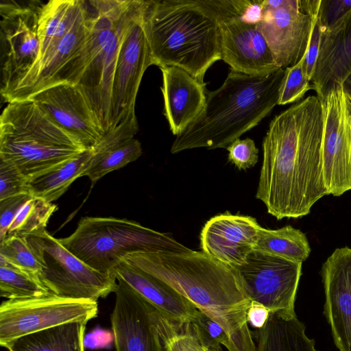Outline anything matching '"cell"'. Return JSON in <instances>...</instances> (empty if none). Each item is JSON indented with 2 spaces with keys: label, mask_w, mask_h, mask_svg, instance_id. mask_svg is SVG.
<instances>
[{
  "label": "cell",
  "mask_w": 351,
  "mask_h": 351,
  "mask_svg": "<svg viewBox=\"0 0 351 351\" xmlns=\"http://www.w3.org/2000/svg\"><path fill=\"white\" fill-rule=\"evenodd\" d=\"M322 103L308 96L275 116L263 141L256 198L280 220L308 215L328 195L322 164Z\"/></svg>",
  "instance_id": "6da1fadb"
},
{
  "label": "cell",
  "mask_w": 351,
  "mask_h": 351,
  "mask_svg": "<svg viewBox=\"0 0 351 351\" xmlns=\"http://www.w3.org/2000/svg\"><path fill=\"white\" fill-rule=\"evenodd\" d=\"M163 281L219 324L228 351H257L247 321L251 301L234 268L204 252H141L123 258Z\"/></svg>",
  "instance_id": "7a4b0ae2"
},
{
  "label": "cell",
  "mask_w": 351,
  "mask_h": 351,
  "mask_svg": "<svg viewBox=\"0 0 351 351\" xmlns=\"http://www.w3.org/2000/svg\"><path fill=\"white\" fill-rule=\"evenodd\" d=\"M285 69L263 76L230 69L223 84L206 92L201 114L176 136L171 152L205 147L226 148L256 126L278 105Z\"/></svg>",
  "instance_id": "3957f363"
},
{
  "label": "cell",
  "mask_w": 351,
  "mask_h": 351,
  "mask_svg": "<svg viewBox=\"0 0 351 351\" xmlns=\"http://www.w3.org/2000/svg\"><path fill=\"white\" fill-rule=\"evenodd\" d=\"M143 26L159 68L179 67L204 82L221 60L218 21L205 0H145Z\"/></svg>",
  "instance_id": "277c9868"
},
{
  "label": "cell",
  "mask_w": 351,
  "mask_h": 351,
  "mask_svg": "<svg viewBox=\"0 0 351 351\" xmlns=\"http://www.w3.org/2000/svg\"><path fill=\"white\" fill-rule=\"evenodd\" d=\"M86 4L88 40L63 72L68 83L82 89L106 133L111 129L112 86L120 47L141 16L145 0H89Z\"/></svg>",
  "instance_id": "5b68a950"
},
{
  "label": "cell",
  "mask_w": 351,
  "mask_h": 351,
  "mask_svg": "<svg viewBox=\"0 0 351 351\" xmlns=\"http://www.w3.org/2000/svg\"><path fill=\"white\" fill-rule=\"evenodd\" d=\"M88 149L34 100L8 103L0 117V160L29 180Z\"/></svg>",
  "instance_id": "8992f818"
},
{
  "label": "cell",
  "mask_w": 351,
  "mask_h": 351,
  "mask_svg": "<svg viewBox=\"0 0 351 351\" xmlns=\"http://www.w3.org/2000/svg\"><path fill=\"white\" fill-rule=\"evenodd\" d=\"M59 240L83 263L105 274L114 273L115 265L130 254L192 251L167 234L112 217H82L71 235Z\"/></svg>",
  "instance_id": "52a82bcc"
},
{
  "label": "cell",
  "mask_w": 351,
  "mask_h": 351,
  "mask_svg": "<svg viewBox=\"0 0 351 351\" xmlns=\"http://www.w3.org/2000/svg\"><path fill=\"white\" fill-rule=\"evenodd\" d=\"M23 235L43 266L40 279L51 294L97 302L114 292V273H101L91 268L46 230Z\"/></svg>",
  "instance_id": "ba28073f"
},
{
  "label": "cell",
  "mask_w": 351,
  "mask_h": 351,
  "mask_svg": "<svg viewBox=\"0 0 351 351\" xmlns=\"http://www.w3.org/2000/svg\"><path fill=\"white\" fill-rule=\"evenodd\" d=\"M42 2L1 1V94L4 100L40 58L38 11Z\"/></svg>",
  "instance_id": "9c48e42d"
},
{
  "label": "cell",
  "mask_w": 351,
  "mask_h": 351,
  "mask_svg": "<svg viewBox=\"0 0 351 351\" xmlns=\"http://www.w3.org/2000/svg\"><path fill=\"white\" fill-rule=\"evenodd\" d=\"M116 278L115 304L110 315L116 350L165 351V341L180 328L125 281Z\"/></svg>",
  "instance_id": "30bf717a"
},
{
  "label": "cell",
  "mask_w": 351,
  "mask_h": 351,
  "mask_svg": "<svg viewBox=\"0 0 351 351\" xmlns=\"http://www.w3.org/2000/svg\"><path fill=\"white\" fill-rule=\"evenodd\" d=\"M97 313V302L64 298L51 293L5 300L0 305V346L8 349L23 336L66 323H88Z\"/></svg>",
  "instance_id": "8fae6325"
},
{
  "label": "cell",
  "mask_w": 351,
  "mask_h": 351,
  "mask_svg": "<svg viewBox=\"0 0 351 351\" xmlns=\"http://www.w3.org/2000/svg\"><path fill=\"white\" fill-rule=\"evenodd\" d=\"M302 264L254 250L243 264L233 268L251 302L270 313H293Z\"/></svg>",
  "instance_id": "7c38bea8"
},
{
  "label": "cell",
  "mask_w": 351,
  "mask_h": 351,
  "mask_svg": "<svg viewBox=\"0 0 351 351\" xmlns=\"http://www.w3.org/2000/svg\"><path fill=\"white\" fill-rule=\"evenodd\" d=\"M205 1L217 16L221 60L230 69L252 76H263L280 69L257 25L243 21L232 0Z\"/></svg>",
  "instance_id": "4fadbf2b"
},
{
  "label": "cell",
  "mask_w": 351,
  "mask_h": 351,
  "mask_svg": "<svg viewBox=\"0 0 351 351\" xmlns=\"http://www.w3.org/2000/svg\"><path fill=\"white\" fill-rule=\"evenodd\" d=\"M324 118L322 164L328 195L351 190V121L341 85L318 97Z\"/></svg>",
  "instance_id": "5bb4252c"
},
{
  "label": "cell",
  "mask_w": 351,
  "mask_h": 351,
  "mask_svg": "<svg viewBox=\"0 0 351 351\" xmlns=\"http://www.w3.org/2000/svg\"><path fill=\"white\" fill-rule=\"evenodd\" d=\"M263 17L257 26L276 65L285 69L295 64L306 52L317 15L306 14L300 0H263Z\"/></svg>",
  "instance_id": "9a60e30c"
},
{
  "label": "cell",
  "mask_w": 351,
  "mask_h": 351,
  "mask_svg": "<svg viewBox=\"0 0 351 351\" xmlns=\"http://www.w3.org/2000/svg\"><path fill=\"white\" fill-rule=\"evenodd\" d=\"M143 11L127 32L119 51L112 86L110 130L129 115L135 114L136 99L141 80L146 69L153 65L143 26Z\"/></svg>",
  "instance_id": "2e32d148"
},
{
  "label": "cell",
  "mask_w": 351,
  "mask_h": 351,
  "mask_svg": "<svg viewBox=\"0 0 351 351\" xmlns=\"http://www.w3.org/2000/svg\"><path fill=\"white\" fill-rule=\"evenodd\" d=\"M31 99L59 125L78 138L87 149L97 146L106 134L77 85L58 84L37 93Z\"/></svg>",
  "instance_id": "e0dca14e"
},
{
  "label": "cell",
  "mask_w": 351,
  "mask_h": 351,
  "mask_svg": "<svg viewBox=\"0 0 351 351\" xmlns=\"http://www.w3.org/2000/svg\"><path fill=\"white\" fill-rule=\"evenodd\" d=\"M324 314L339 351H351V248H337L323 264Z\"/></svg>",
  "instance_id": "ac0fdd59"
},
{
  "label": "cell",
  "mask_w": 351,
  "mask_h": 351,
  "mask_svg": "<svg viewBox=\"0 0 351 351\" xmlns=\"http://www.w3.org/2000/svg\"><path fill=\"white\" fill-rule=\"evenodd\" d=\"M261 226L250 216L226 212L204 225L200 241L202 252L231 267L243 264L254 250Z\"/></svg>",
  "instance_id": "d6986e66"
},
{
  "label": "cell",
  "mask_w": 351,
  "mask_h": 351,
  "mask_svg": "<svg viewBox=\"0 0 351 351\" xmlns=\"http://www.w3.org/2000/svg\"><path fill=\"white\" fill-rule=\"evenodd\" d=\"M90 32V19L85 8L67 34L42 56L5 99L7 103L31 99L50 88L59 71L85 47Z\"/></svg>",
  "instance_id": "ffe728a7"
},
{
  "label": "cell",
  "mask_w": 351,
  "mask_h": 351,
  "mask_svg": "<svg viewBox=\"0 0 351 351\" xmlns=\"http://www.w3.org/2000/svg\"><path fill=\"white\" fill-rule=\"evenodd\" d=\"M162 75L161 91L164 114L173 135H179L203 111L206 83L176 66L160 68Z\"/></svg>",
  "instance_id": "44dd1931"
},
{
  "label": "cell",
  "mask_w": 351,
  "mask_h": 351,
  "mask_svg": "<svg viewBox=\"0 0 351 351\" xmlns=\"http://www.w3.org/2000/svg\"><path fill=\"white\" fill-rule=\"evenodd\" d=\"M113 272L180 328L191 324L199 313L193 303L169 285L124 259L115 265Z\"/></svg>",
  "instance_id": "7402d4cb"
},
{
  "label": "cell",
  "mask_w": 351,
  "mask_h": 351,
  "mask_svg": "<svg viewBox=\"0 0 351 351\" xmlns=\"http://www.w3.org/2000/svg\"><path fill=\"white\" fill-rule=\"evenodd\" d=\"M350 72L351 11L332 28L323 32L311 89L321 97L341 85Z\"/></svg>",
  "instance_id": "603a6c76"
},
{
  "label": "cell",
  "mask_w": 351,
  "mask_h": 351,
  "mask_svg": "<svg viewBox=\"0 0 351 351\" xmlns=\"http://www.w3.org/2000/svg\"><path fill=\"white\" fill-rule=\"evenodd\" d=\"M138 130L136 114L125 118L107 132L93 148V156L83 176L95 184L103 176L136 160L142 154V146L134 138Z\"/></svg>",
  "instance_id": "cb8c5ba5"
},
{
  "label": "cell",
  "mask_w": 351,
  "mask_h": 351,
  "mask_svg": "<svg viewBox=\"0 0 351 351\" xmlns=\"http://www.w3.org/2000/svg\"><path fill=\"white\" fill-rule=\"evenodd\" d=\"M305 329L295 313L271 312L265 326L255 332L257 351H317Z\"/></svg>",
  "instance_id": "d4e9b609"
},
{
  "label": "cell",
  "mask_w": 351,
  "mask_h": 351,
  "mask_svg": "<svg viewBox=\"0 0 351 351\" xmlns=\"http://www.w3.org/2000/svg\"><path fill=\"white\" fill-rule=\"evenodd\" d=\"M84 8V0H50L41 3L38 28L40 58L67 34Z\"/></svg>",
  "instance_id": "484cf974"
},
{
  "label": "cell",
  "mask_w": 351,
  "mask_h": 351,
  "mask_svg": "<svg viewBox=\"0 0 351 351\" xmlns=\"http://www.w3.org/2000/svg\"><path fill=\"white\" fill-rule=\"evenodd\" d=\"M93 156V148L73 158L60 166L37 176L27 182L28 193L48 202L58 199L71 184L82 177Z\"/></svg>",
  "instance_id": "4316f807"
},
{
  "label": "cell",
  "mask_w": 351,
  "mask_h": 351,
  "mask_svg": "<svg viewBox=\"0 0 351 351\" xmlns=\"http://www.w3.org/2000/svg\"><path fill=\"white\" fill-rule=\"evenodd\" d=\"M87 322H73L23 336L8 351H84Z\"/></svg>",
  "instance_id": "83f0119b"
},
{
  "label": "cell",
  "mask_w": 351,
  "mask_h": 351,
  "mask_svg": "<svg viewBox=\"0 0 351 351\" xmlns=\"http://www.w3.org/2000/svg\"><path fill=\"white\" fill-rule=\"evenodd\" d=\"M254 250L302 263L311 247L304 233L291 226L276 230L261 228Z\"/></svg>",
  "instance_id": "f1b7e54d"
},
{
  "label": "cell",
  "mask_w": 351,
  "mask_h": 351,
  "mask_svg": "<svg viewBox=\"0 0 351 351\" xmlns=\"http://www.w3.org/2000/svg\"><path fill=\"white\" fill-rule=\"evenodd\" d=\"M51 294L40 280L0 261V296L8 300L43 297Z\"/></svg>",
  "instance_id": "f546056e"
},
{
  "label": "cell",
  "mask_w": 351,
  "mask_h": 351,
  "mask_svg": "<svg viewBox=\"0 0 351 351\" xmlns=\"http://www.w3.org/2000/svg\"><path fill=\"white\" fill-rule=\"evenodd\" d=\"M56 210V204L30 197L18 211L8 229V235L28 234L45 230L50 217Z\"/></svg>",
  "instance_id": "4dcf8cb0"
},
{
  "label": "cell",
  "mask_w": 351,
  "mask_h": 351,
  "mask_svg": "<svg viewBox=\"0 0 351 351\" xmlns=\"http://www.w3.org/2000/svg\"><path fill=\"white\" fill-rule=\"evenodd\" d=\"M0 261L40 278L43 266L23 234L8 235L0 242Z\"/></svg>",
  "instance_id": "1f68e13d"
},
{
  "label": "cell",
  "mask_w": 351,
  "mask_h": 351,
  "mask_svg": "<svg viewBox=\"0 0 351 351\" xmlns=\"http://www.w3.org/2000/svg\"><path fill=\"white\" fill-rule=\"evenodd\" d=\"M311 89V81L305 76L302 69V60L285 69L279 93L278 105H286L301 99Z\"/></svg>",
  "instance_id": "d6a6232c"
},
{
  "label": "cell",
  "mask_w": 351,
  "mask_h": 351,
  "mask_svg": "<svg viewBox=\"0 0 351 351\" xmlns=\"http://www.w3.org/2000/svg\"><path fill=\"white\" fill-rule=\"evenodd\" d=\"M191 324L194 334L208 351L222 350L221 345L225 346L229 339L219 324L201 311Z\"/></svg>",
  "instance_id": "836d02e7"
},
{
  "label": "cell",
  "mask_w": 351,
  "mask_h": 351,
  "mask_svg": "<svg viewBox=\"0 0 351 351\" xmlns=\"http://www.w3.org/2000/svg\"><path fill=\"white\" fill-rule=\"evenodd\" d=\"M27 180L16 167L0 160V200L20 194H29Z\"/></svg>",
  "instance_id": "e575fe53"
},
{
  "label": "cell",
  "mask_w": 351,
  "mask_h": 351,
  "mask_svg": "<svg viewBox=\"0 0 351 351\" xmlns=\"http://www.w3.org/2000/svg\"><path fill=\"white\" fill-rule=\"evenodd\" d=\"M226 149L228 152V160L240 170L251 168L258 162V149L252 138H237Z\"/></svg>",
  "instance_id": "d590c367"
},
{
  "label": "cell",
  "mask_w": 351,
  "mask_h": 351,
  "mask_svg": "<svg viewBox=\"0 0 351 351\" xmlns=\"http://www.w3.org/2000/svg\"><path fill=\"white\" fill-rule=\"evenodd\" d=\"M351 11V0H322L319 18L323 32L332 28Z\"/></svg>",
  "instance_id": "8d00e7d4"
},
{
  "label": "cell",
  "mask_w": 351,
  "mask_h": 351,
  "mask_svg": "<svg viewBox=\"0 0 351 351\" xmlns=\"http://www.w3.org/2000/svg\"><path fill=\"white\" fill-rule=\"evenodd\" d=\"M322 33L323 31L318 14V15L315 16L313 19V26L310 41L306 52L302 58L304 73L310 81L311 80L315 72Z\"/></svg>",
  "instance_id": "74e56055"
},
{
  "label": "cell",
  "mask_w": 351,
  "mask_h": 351,
  "mask_svg": "<svg viewBox=\"0 0 351 351\" xmlns=\"http://www.w3.org/2000/svg\"><path fill=\"white\" fill-rule=\"evenodd\" d=\"M30 197L29 194L25 193L0 200V242L7 237L18 211Z\"/></svg>",
  "instance_id": "f35d334b"
},
{
  "label": "cell",
  "mask_w": 351,
  "mask_h": 351,
  "mask_svg": "<svg viewBox=\"0 0 351 351\" xmlns=\"http://www.w3.org/2000/svg\"><path fill=\"white\" fill-rule=\"evenodd\" d=\"M184 327V330L175 333L165 341V351H208L194 334L191 324Z\"/></svg>",
  "instance_id": "ab89813d"
},
{
  "label": "cell",
  "mask_w": 351,
  "mask_h": 351,
  "mask_svg": "<svg viewBox=\"0 0 351 351\" xmlns=\"http://www.w3.org/2000/svg\"><path fill=\"white\" fill-rule=\"evenodd\" d=\"M270 314L269 310L263 305L251 302L247 311V321L256 330L263 328L266 324Z\"/></svg>",
  "instance_id": "60d3db41"
},
{
  "label": "cell",
  "mask_w": 351,
  "mask_h": 351,
  "mask_svg": "<svg viewBox=\"0 0 351 351\" xmlns=\"http://www.w3.org/2000/svg\"><path fill=\"white\" fill-rule=\"evenodd\" d=\"M263 0H246L241 19L247 23L257 25L263 17Z\"/></svg>",
  "instance_id": "b9f144b4"
},
{
  "label": "cell",
  "mask_w": 351,
  "mask_h": 351,
  "mask_svg": "<svg viewBox=\"0 0 351 351\" xmlns=\"http://www.w3.org/2000/svg\"><path fill=\"white\" fill-rule=\"evenodd\" d=\"M114 339L113 333L101 329L95 330L84 338V347L99 348L108 347Z\"/></svg>",
  "instance_id": "7bdbcfd3"
},
{
  "label": "cell",
  "mask_w": 351,
  "mask_h": 351,
  "mask_svg": "<svg viewBox=\"0 0 351 351\" xmlns=\"http://www.w3.org/2000/svg\"><path fill=\"white\" fill-rule=\"evenodd\" d=\"M341 86L346 95L351 97V72L343 80Z\"/></svg>",
  "instance_id": "ee69618b"
},
{
  "label": "cell",
  "mask_w": 351,
  "mask_h": 351,
  "mask_svg": "<svg viewBox=\"0 0 351 351\" xmlns=\"http://www.w3.org/2000/svg\"><path fill=\"white\" fill-rule=\"evenodd\" d=\"M347 106L349 112V117L351 121V97L346 96Z\"/></svg>",
  "instance_id": "f6af8a7d"
},
{
  "label": "cell",
  "mask_w": 351,
  "mask_h": 351,
  "mask_svg": "<svg viewBox=\"0 0 351 351\" xmlns=\"http://www.w3.org/2000/svg\"><path fill=\"white\" fill-rule=\"evenodd\" d=\"M219 351H223V350H219Z\"/></svg>",
  "instance_id": "bcb514c9"
}]
</instances>
